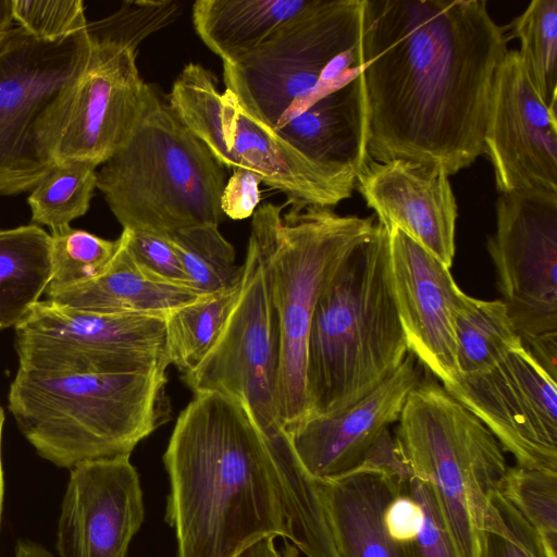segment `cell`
<instances>
[{"instance_id": "1", "label": "cell", "mask_w": 557, "mask_h": 557, "mask_svg": "<svg viewBox=\"0 0 557 557\" xmlns=\"http://www.w3.org/2000/svg\"><path fill=\"white\" fill-rule=\"evenodd\" d=\"M506 26L484 0H363L361 37L372 160L454 175L484 154Z\"/></svg>"}, {"instance_id": "2", "label": "cell", "mask_w": 557, "mask_h": 557, "mask_svg": "<svg viewBox=\"0 0 557 557\" xmlns=\"http://www.w3.org/2000/svg\"><path fill=\"white\" fill-rule=\"evenodd\" d=\"M194 395L163 455L176 557H234L261 537L288 539L263 433L235 399Z\"/></svg>"}, {"instance_id": "3", "label": "cell", "mask_w": 557, "mask_h": 557, "mask_svg": "<svg viewBox=\"0 0 557 557\" xmlns=\"http://www.w3.org/2000/svg\"><path fill=\"white\" fill-rule=\"evenodd\" d=\"M408 352L392 284L389 232L377 221L314 310L306 357L309 417L354 405L386 381Z\"/></svg>"}, {"instance_id": "4", "label": "cell", "mask_w": 557, "mask_h": 557, "mask_svg": "<svg viewBox=\"0 0 557 557\" xmlns=\"http://www.w3.org/2000/svg\"><path fill=\"white\" fill-rule=\"evenodd\" d=\"M166 369L40 372L17 368L8 408L37 454L59 468L131 456L170 418Z\"/></svg>"}, {"instance_id": "5", "label": "cell", "mask_w": 557, "mask_h": 557, "mask_svg": "<svg viewBox=\"0 0 557 557\" xmlns=\"http://www.w3.org/2000/svg\"><path fill=\"white\" fill-rule=\"evenodd\" d=\"M262 203L249 240L264 270L278 330V418L286 433L309 417L306 357L317 305L352 250L377 226L376 216L339 215L331 208Z\"/></svg>"}, {"instance_id": "6", "label": "cell", "mask_w": 557, "mask_h": 557, "mask_svg": "<svg viewBox=\"0 0 557 557\" xmlns=\"http://www.w3.org/2000/svg\"><path fill=\"white\" fill-rule=\"evenodd\" d=\"M223 166L149 85L127 141L97 172V188L123 230L159 235L219 226Z\"/></svg>"}, {"instance_id": "7", "label": "cell", "mask_w": 557, "mask_h": 557, "mask_svg": "<svg viewBox=\"0 0 557 557\" xmlns=\"http://www.w3.org/2000/svg\"><path fill=\"white\" fill-rule=\"evenodd\" d=\"M363 0H312L250 52L223 62L225 90L275 129L362 72Z\"/></svg>"}, {"instance_id": "8", "label": "cell", "mask_w": 557, "mask_h": 557, "mask_svg": "<svg viewBox=\"0 0 557 557\" xmlns=\"http://www.w3.org/2000/svg\"><path fill=\"white\" fill-rule=\"evenodd\" d=\"M395 437L411 474L430 483L460 557H478L484 509L508 469L492 432L437 381L409 393Z\"/></svg>"}, {"instance_id": "9", "label": "cell", "mask_w": 557, "mask_h": 557, "mask_svg": "<svg viewBox=\"0 0 557 557\" xmlns=\"http://www.w3.org/2000/svg\"><path fill=\"white\" fill-rule=\"evenodd\" d=\"M86 27L53 41L20 26L8 33L0 49V195L32 190L54 164L90 58Z\"/></svg>"}, {"instance_id": "10", "label": "cell", "mask_w": 557, "mask_h": 557, "mask_svg": "<svg viewBox=\"0 0 557 557\" xmlns=\"http://www.w3.org/2000/svg\"><path fill=\"white\" fill-rule=\"evenodd\" d=\"M168 102L222 166L255 172L283 193L292 208L332 209L356 188V173L304 156L246 112L231 92L221 94L214 74L199 63L182 69Z\"/></svg>"}, {"instance_id": "11", "label": "cell", "mask_w": 557, "mask_h": 557, "mask_svg": "<svg viewBox=\"0 0 557 557\" xmlns=\"http://www.w3.org/2000/svg\"><path fill=\"white\" fill-rule=\"evenodd\" d=\"M18 368L40 372L168 369L165 315L99 313L36 302L15 327Z\"/></svg>"}, {"instance_id": "12", "label": "cell", "mask_w": 557, "mask_h": 557, "mask_svg": "<svg viewBox=\"0 0 557 557\" xmlns=\"http://www.w3.org/2000/svg\"><path fill=\"white\" fill-rule=\"evenodd\" d=\"M240 292L212 347L182 375L194 394L219 393L238 401L267 435L286 432L278 418V330L258 250L248 239Z\"/></svg>"}, {"instance_id": "13", "label": "cell", "mask_w": 557, "mask_h": 557, "mask_svg": "<svg viewBox=\"0 0 557 557\" xmlns=\"http://www.w3.org/2000/svg\"><path fill=\"white\" fill-rule=\"evenodd\" d=\"M486 248L522 345L557 333V196L500 194Z\"/></svg>"}, {"instance_id": "14", "label": "cell", "mask_w": 557, "mask_h": 557, "mask_svg": "<svg viewBox=\"0 0 557 557\" xmlns=\"http://www.w3.org/2000/svg\"><path fill=\"white\" fill-rule=\"evenodd\" d=\"M518 466L557 472V384L521 345L490 370L443 386Z\"/></svg>"}, {"instance_id": "15", "label": "cell", "mask_w": 557, "mask_h": 557, "mask_svg": "<svg viewBox=\"0 0 557 557\" xmlns=\"http://www.w3.org/2000/svg\"><path fill=\"white\" fill-rule=\"evenodd\" d=\"M483 145L499 194L557 196V111L543 103L518 49L497 70Z\"/></svg>"}, {"instance_id": "16", "label": "cell", "mask_w": 557, "mask_h": 557, "mask_svg": "<svg viewBox=\"0 0 557 557\" xmlns=\"http://www.w3.org/2000/svg\"><path fill=\"white\" fill-rule=\"evenodd\" d=\"M388 232L392 284L408 350L443 386L451 385L460 376L456 317L470 296L450 268L397 227Z\"/></svg>"}, {"instance_id": "17", "label": "cell", "mask_w": 557, "mask_h": 557, "mask_svg": "<svg viewBox=\"0 0 557 557\" xmlns=\"http://www.w3.org/2000/svg\"><path fill=\"white\" fill-rule=\"evenodd\" d=\"M90 58L54 150V163L84 160L101 165L129 138L147 100L136 51L90 41Z\"/></svg>"}, {"instance_id": "18", "label": "cell", "mask_w": 557, "mask_h": 557, "mask_svg": "<svg viewBox=\"0 0 557 557\" xmlns=\"http://www.w3.org/2000/svg\"><path fill=\"white\" fill-rule=\"evenodd\" d=\"M144 520L139 476L129 456L70 470L55 547L60 557H125Z\"/></svg>"}, {"instance_id": "19", "label": "cell", "mask_w": 557, "mask_h": 557, "mask_svg": "<svg viewBox=\"0 0 557 557\" xmlns=\"http://www.w3.org/2000/svg\"><path fill=\"white\" fill-rule=\"evenodd\" d=\"M356 187L379 222L397 227L451 268L458 207L447 175L408 160L370 158Z\"/></svg>"}, {"instance_id": "20", "label": "cell", "mask_w": 557, "mask_h": 557, "mask_svg": "<svg viewBox=\"0 0 557 557\" xmlns=\"http://www.w3.org/2000/svg\"><path fill=\"white\" fill-rule=\"evenodd\" d=\"M419 364L408 352L386 381L354 405L334 414L309 417L288 432L305 470L327 480L357 469L376 436L398 421L409 393L422 380Z\"/></svg>"}, {"instance_id": "21", "label": "cell", "mask_w": 557, "mask_h": 557, "mask_svg": "<svg viewBox=\"0 0 557 557\" xmlns=\"http://www.w3.org/2000/svg\"><path fill=\"white\" fill-rule=\"evenodd\" d=\"M314 480L342 557H411L409 544L393 540L383 523L386 506L409 480L368 469Z\"/></svg>"}, {"instance_id": "22", "label": "cell", "mask_w": 557, "mask_h": 557, "mask_svg": "<svg viewBox=\"0 0 557 557\" xmlns=\"http://www.w3.org/2000/svg\"><path fill=\"white\" fill-rule=\"evenodd\" d=\"M309 159L352 171L369 161L368 100L362 72L275 128Z\"/></svg>"}, {"instance_id": "23", "label": "cell", "mask_w": 557, "mask_h": 557, "mask_svg": "<svg viewBox=\"0 0 557 557\" xmlns=\"http://www.w3.org/2000/svg\"><path fill=\"white\" fill-rule=\"evenodd\" d=\"M119 240L114 257L99 274L70 286L47 288L46 299L99 313L166 315L203 296L148 276L133 260L122 234Z\"/></svg>"}, {"instance_id": "24", "label": "cell", "mask_w": 557, "mask_h": 557, "mask_svg": "<svg viewBox=\"0 0 557 557\" xmlns=\"http://www.w3.org/2000/svg\"><path fill=\"white\" fill-rule=\"evenodd\" d=\"M312 0H198L193 3L194 28L223 62H231L263 44Z\"/></svg>"}, {"instance_id": "25", "label": "cell", "mask_w": 557, "mask_h": 557, "mask_svg": "<svg viewBox=\"0 0 557 557\" xmlns=\"http://www.w3.org/2000/svg\"><path fill=\"white\" fill-rule=\"evenodd\" d=\"M264 437L274 463L288 539L308 557H342L315 480L295 455L288 434Z\"/></svg>"}, {"instance_id": "26", "label": "cell", "mask_w": 557, "mask_h": 557, "mask_svg": "<svg viewBox=\"0 0 557 557\" xmlns=\"http://www.w3.org/2000/svg\"><path fill=\"white\" fill-rule=\"evenodd\" d=\"M51 236L36 224L0 230V330L16 327L51 280Z\"/></svg>"}, {"instance_id": "27", "label": "cell", "mask_w": 557, "mask_h": 557, "mask_svg": "<svg viewBox=\"0 0 557 557\" xmlns=\"http://www.w3.org/2000/svg\"><path fill=\"white\" fill-rule=\"evenodd\" d=\"M455 333L457 364L463 376L490 370L510 350L522 345L500 299L470 297L456 317Z\"/></svg>"}, {"instance_id": "28", "label": "cell", "mask_w": 557, "mask_h": 557, "mask_svg": "<svg viewBox=\"0 0 557 557\" xmlns=\"http://www.w3.org/2000/svg\"><path fill=\"white\" fill-rule=\"evenodd\" d=\"M240 282L228 289L203 295L165 315L168 357L182 375L194 370L214 344L238 298Z\"/></svg>"}, {"instance_id": "29", "label": "cell", "mask_w": 557, "mask_h": 557, "mask_svg": "<svg viewBox=\"0 0 557 557\" xmlns=\"http://www.w3.org/2000/svg\"><path fill=\"white\" fill-rule=\"evenodd\" d=\"M543 103L557 111V0H533L506 26Z\"/></svg>"}, {"instance_id": "30", "label": "cell", "mask_w": 557, "mask_h": 557, "mask_svg": "<svg viewBox=\"0 0 557 557\" xmlns=\"http://www.w3.org/2000/svg\"><path fill=\"white\" fill-rule=\"evenodd\" d=\"M96 169L97 165L84 160L54 163L27 198L33 224L52 231L83 216L97 188Z\"/></svg>"}, {"instance_id": "31", "label": "cell", "mask_w": 557, "mask_h": 557, "mask_svg": "<svg viewBox=\"0 0 557 557\" xmlns=\"http://www.w3.org/2000/svg\"><path fill=\"white\" fill-rule=\"evenodd\" d=\"M181 260L187 285L211 295L237 285L243 267L235 263L232 244L215 225L185 228L168 236Z\"/></svg>"}, {"instance_id": "32", "label": "cell", "mask_w": 557, "mask_h": 557, "mask_svg": "<svg viewBox=\"0 0 557 557\" xmlns=\"http://www.w3.org/2000/svg\"><path fill=\"white\" fill-rule=\"evenodd\" d=\"M497 491L556 552L557 472L508 467Z\"/></svg>"}, {"instance_id": "33", "label": "cell", "mask_w": 557, "mask_h": 557, "mask_svg": "<svg viewBox=\"0 0 557 557\" xmlns=\"http://www.w3.org/2000/svg\"><path fill=\"white\" fill-rule=\"evenodd\" d=\"M478 557H557V553L494 491L483 513Z\"/></svg>"}, {"instance_id": "34", "label": "cell", "mask_w": 557, "mask_h": 557, "mask_svg": "<svg viewBox=\"0 0 557 557\" xmlns=\"http://www.w3.org/2000/svg\"><path fill=\"white\" fill-rule=\"evenodd\" d=\"M51 280L47 288L70 286L99 274L114 257L120 240L106 239L65 225L51 231Z\"/></svg>"}, {"instance_id": "35", "label": "cell", "mask_w": 557, "mask_h": 557, "mask_svg": "<svg viewBox=\"0 0 557 557\" xmlns=\"http://www.w3.org/2000/svg\"><path fill=\"white\" fill-rule=\"evenodd\" d=\"M181 11L175 0L124 1L112 14L87 24L90 41L137 50L147 37L171 24Z\"/></svg>"}, {"instance_id": "36", "label": "cell", "mask_w": 557, "mask_h": 557, "mask_svg": "<svg viewBox=\"0 0 557 557\" xmlns=\"http://www.w3.org/2000/svg\"><path fill=\"white\" fill-rule=\"evenodd\" d=\"M14 21L32 36L58 40L87 26L82 0H13Z\"/></svg>"}, {"instance_id": "37", "label": "cell", "mask_w": 557, "mask_h": 557, "mask_svg": "<svg viewBox=\"0 0 557 557\" xmlns=\"http://www.w3.org/2000/svg\"><path fill=\"white\" fill-rule=\"evenodd\" d=\"M121 234L133 260L145 274L157 281L188 287L178 255L168 236L131 230H123Z\"/></svg>"}, {"instance_id": "38", "label": "cell", "mask_w": 557, "mask_h": 557, "mask_svg": "<svg viewBox=\"0 0 557 557\" xmlns=\"http://www.w3.org/2000/svg\"><path fill=\"white\" fill-rule=\"evenodd\" d=\"M407 490L422 509L420 530L409 544L411 557H460L442 519L430 483L411 474Z\"/></svg>"}, {"instance_id": "39", "label": "cell", "mask_w": 557, "mask_h": 557, "mask_svg": "<svg viewBox=\"0 0 557 557\" xmlns=\"http://www.w3.org/2000/svg\"><path fill=\"white\" fill-rule=\"evenodd\" d=\"M261 183V177L255 172L243 168L233 169L221 195L223 214L232 220L252 216L260 202Z\"/></svg>"}, {"instance_id": "40", "label": "cell", "mask_w": 557, "mask_h": 557, "mask_svg": "<svg viewBox=\"0 0 557 557\" xmlns=\"http://www.w3.org/2000/svg\"><path fill=\"white\" fill-rule=\"evenodd\" d=\"M383 523L388 535L401 544H410L418 535L422 523V509L408 493L407 486L386 506Z\"/></svg>"}, {"instance_id": "41", "label": "cell", "mask_w": 557, "mask_h": 557, "mask_svg": "<svg viewBox=\"0 0 557 557\" xmlns=\"http://www.w3.org/2000/svg\"><path fill=\"white\" fill-rule=\"evenodd\" d=\"M357 469L379 471L403 482L411 476L396 437L392 435L388 428L376 436Z\"/></svg>"}, {"instance_id": "42", "label": "cell", "mask_w": 557, "mask_h": 557, "mask_svg": "<svg viewBox=\"0 0 557 557\" xmlns=\"http://www.w3.org/2000/svg\"><path fill=\"white\" fill-rule=\"evenodd\" d=\"M522 346L554 380L557 379V333L535 337Z\"/></svg>"}, {"instance_id": "43", "label": "cell", "mask_w": 557, "mask_h": 557, "mask_svg": "<svg viewBox=\"0 0 557 557\" xmlns=\"http://www.w3.org/2000/svg\"><path fill=\"white\" fill-rule=\"evenodd\" d=\"M234 557H283L275 548L274 537L264 536L246 546Z\"/></svg>"}, {"instance_id": "44", "label": "cell", "mask_w": 557, "mask_h": 557, "mask_svg": "<svg viewBox=\"0 0 557 557\" xmlns=\"http://www.w3.org/2000/svg\"><path fill=\"white\" fill-rule=\"evenodd\" d=\"M14 557H53L52 554L42 545L21 540L16 544Z\"/></svg>"}, {"instance_id": "45", "label": "cell", "mask_w": 557, "mask_h": 557, "mask_svg": "<svg viewBox=\"0 0 557 557\" xmlns=\"http://www.w3.org/2000/svg\"><path fill=\"white\" fill-rule=\"evenodd\" d=\"M13 21V0H0V34L10 32Z\"/></svg>"}, {"instance_id": "46", "label": "cell", "mask_w": 557, "mask_h": 557, "mask_svg": "<svg viewBox=\"0 0 557 557\" xmlns=\"http://www.w3.org/2000/svg\"><path fill=\"white\" fill-rule=\"evenodd\" d=\"M4 419H5L4 409L0 404V521H1L3 493H4L3 468H2V459H1V440H2V430H3Z\"/></svg>"}, {"instance_id": "47", "label": "cell", "mask_w": 557, "mask_h": 557, "mask_svg": "<svg viewBox=\"0 0 557 557\" xmlns=\"http://www.w3.org/2000/svg\"><path fill=\"white\" fill-rule=\"evenodd\" d=\"M8 33H9V32H8ZM8 33H5V34H0V49L2 48V46L4 45V42H5V40H7Z\"/></svg>"}]
</instances>
